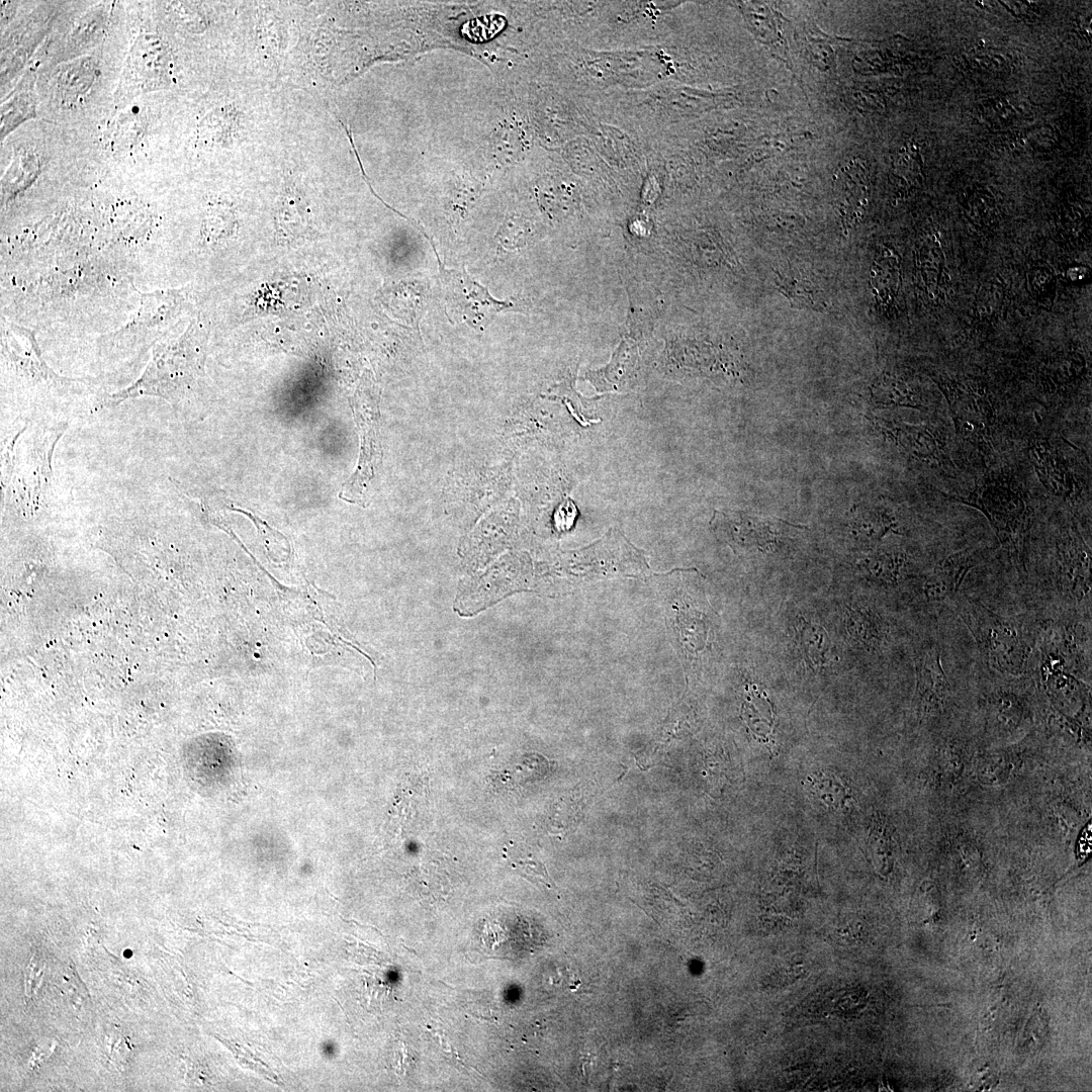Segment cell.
Returning <instances> with one entry per match:
<instances>
[{
  "label": "cell",
  "mask_w": 1092,
  "mask_h": 1092,
  "mask_svg": "<svg viewBox=\"0 0 1092 1092\" xmlns=\"http://www.w3.org/2000/svg\"><path fill=\"white\" fill-rule=\"evenodd\" d=\"M949 606L974 637L984 671L1006 676L1026 673L1040 620L998 614L961 592Z\"/></svg>",
  "instance_id": "1"
},
{
  "label": "cell",
  "mask_w": 1092,
  "mask_h": 1092,
  "mask_svg": "<svg viewBox=\"0 0 1092 1092\" xmlns=\"http://www.w3.org/2000/svg\"><path fill=\"white\" fill-rule=\"evenodd\" d=\"M203 355L190 336L172 344L156 346L153 357L142 376L125 389L104 398L102 406L110 407L139 396H158L176 408L182 405L185 391L202 374Z\"/></svg>",
  "instance_id": "2"
},
{
  "label": "cell",
  "mask_w": 1092,
  "mask_h": 1092,
  "mask_svg": "<svg viewBox=\"0 0 1092 1092\" xmlns=\"http://www.w3.org/2000/svg\"><path fill=\"white\" fill-rule=\"evenodd\" d=\"M1054 560L1041 593L1057 614L1091 615V550L1076 523L1067 522L1056 535Z\"/></svg>",
  "instance_id": "3"
},
{
  "label": "cell",
  "mask_w": 1092,
  "mask_h": 1092,
  "mask_svg": "<svg viewBox=\"0 0 1092 1092\" xmlns=\"http://www.w3.org/2000/svg\"><path fill=\"white\" fill-rule=\"evenodd\" d=\"M948 498L973 507L989 521L1000 544L1015 557L1024 571V544L1028 528L1027 507L1022 492L1005 476L987 475L967 494Z\"/></svg>",
  "instance_id": "4"
},
{
  "label": "cell",
  "mask_w": 1092,
  "mask_h": 1092,
  "mask_svg": "<svg viewBox=\"0 0 1092 1092\" xmlns=\"http://www.w3.org/2000/svg\"><path fill=\"white\" fill-rule=\"evenodd\" d=\"M932 379L947 401L957 434L980 450H992L996 417L985 387L942 374H934Z\"/></svg>",
  "instance_id": "5"
},
{
  "label": "cell",
  "mask_w": 1092,
  "mask_h": 1092,
  "mask_svg": "<svg viewBox=\"0 0 1092 1092\" xmlns=\"http://www.w3.org/2000/svg\"><path fill=\"white\" fill-rule=\"evenodd\" d=\"M352 407L361 440L360 456L357 469L344 483L340 497L364 506L369 498L371 482L381 461L378 393L369 377H364L358 386Z\"/></svg>",
  "instance_id": "6"
},
{
  "label": "cell",
  "mask_w": 1092,
  "mask_h": 1092,
  "mask_svg": "<svg viewBox=\"0 0 1092 1092\" xmlns=\"http://www.w3.org/2000/svg\"><path fill=\"white\" fill-rule=\"evenodd\" d=\"M439 266L447 308L452 317L473 328H484L494 314L512 308V303L493 298L485 287L464 271Z\"/></svg>",
  "instance_id": "7"
},
{
  "label": "cell",
  "mask_w": 1092,
  "mask_h": 1092,
  "mask_svg": "<svg viewBox=\"0 0 1092 1092\" xmlns=\"http://www.w3.org/2000/svg\"><path fill=\"white\" fill-rule=\"evenodd\" d=\"M992 548L979 546L951 553L928 570L920 580V592L926 604L949 605L959 594L968 572L985 560Z\"/></svg>",
  "instance_id": "8"
},
{
  "label": "cell",
  "mask_w": 1092,
  "mask_h": 1092,
  "mask_svg": "<svg viewBox=\"0 0 1092 1092\" xmlns=\"http://www.w3.org/2000/svg\"><path fill=\"white\" fill-rule=\"evenodd\" d=\"M916 702L923 716L940 709L949 696V682L942 667L937 630L924 636L914 652Z\"/></svg>",
  "instance_id": "9"
},
{
  "label": "cell",
  "mask_w": 1092,
  "mask_h": 1092,
  "mask_svg": "<svg viewBox=\"0 0 1092 1092\" xmlns=\"http://www.w3.org/2000/svg\"><path fill=\"white\" fill-rule=\"evenodd\" d=\"M715 520L734 550L765 552L771 550L777 543L778 524L781 520L775 521L740 512L719 513Z\"/></svg>",
  "instance_id": "10"
},
{
  "label": "cell",
  "mask_w": 1092,
  "mask_h": 1092,
  "mask_svg": "<svg viewBox=\"0 0 1092 1092\" xmlns=\"http://www.w3.org/2000/svg\"><path fill=\"white\" fill-rule=\"evenodd\" d=\"M833 197L844 229L856 224L866 211L869 182L864 166L858 160L840 165L833 176Z\"/></svg>",
  "instance_id": "11"
},
{
  "label": "cell",
  "mask_w": 1092,
  "mask_h": 1092,
  "mask_svg": "<svg viewBox=\"0 0 1092 1092\" xmlns=\"http://www.w3.org/2000/svg\"><path fill=\"white\" fill-rule=\"evenodd\" d=\"M1029 456L1034 470L1045 489L1061 498L1075 495L1076 481L1064 457L1044 438H1035L1029 444Z\"/></svg>",
  "instance_id": "12"
},
{
  "label": "cell",
  "mask_w": 1092,
  "mask_h": 1092,
  "mask_svg": "<svg viewBox=\"0 0 1092 1092\" xmlns=\"http://www.w3.org/2000/svg\"><path fill=\"white\" fill-rule=\"evenodd\" d=\"M856 568L866 579L889 586H895L913 574L910 556L900 548H879L860 559Z\"/></svg>",
  "instance_id": "13"
},
{
  "label": "cell",
  "mask_w": 1092,
  "mask_h": 1092,
  "mask_svg": "<svg viewBox=\"0 0 1092 1092\" xmlns=\"http://www.w3.org/2000/svg\"><path fill=\"white\" fill-rule=\"evenodd\" d=\"M887 430L909 455L937 465L947 461L942 441L933 427L898 423L889 425Z\"/></svg>",
  "instance_id": "14"
},
{
  "label": "cell",
  "mask_w": 1092,
  "mask_h": 1092,
  "mask_svg": "<svg viewBox=\"0 0 1092 1092\" xmlns=\"http://www.w3.org/2000/svg\"><path fill=\"white\" fill-rule=\"evenodd\" d=\"M846 627L850 636L872 653L881 652L890 641L889 623L871 607L849 608L846 613Z\"/></svg>",
  "instance_id": "15"
},
{
  "label": "cell",
  "mask_w": 1092,
  "mask_h": 1092,
  "mask_svg": "<svg viewBox=\"0 0 1092 1092\" xmlns=\"http://www.w3.org/2000/svg\"><path fill=\"white\" fill-rule=\"evenodd\" d=\"M4 343L5 352L11 362L21 371L32 377L59 379L40 358L36 343L29 331L6 324Z\"/></svg>",
  "instance_id": "16"
},
{
  "label": "cell",
  "mask_w": 1092,
  "mask_h": 1092,
  "mask_svg": "<svg viewBox=\"0 0 1092 1092\" xmlns=\"http://www.w3.org/2000/svg\"><path fill=\"white\" fill-rule=\"evenodd\" d=\"M177 296L169 292H155L143 296L138 314L119 333L127 338L145 339L159 334L166 321L173 316Z\"/></svg>",
  "instance_id": "17"
},
{
  "label": "cell",
  "mask_w": 1092,
  "mask_h": 1092,
  "mask_svg": "<svg viewBox=\"0 0 1092 1092\" xmlns=\"http://www.w3.org/2000/svg\"><path fill=\"white\" fill-rule=\"evenodd\" d=\"M169 61L167 48L154 35H140L131 51L132 66L149 85H159L166 80Z\"/></svg>",
  "instance_id": "18"
},
{
  "label": "cell",
  "mask_w": 1092,
  "mask_h": 1092,
  "mask_svg": "<svg viewBox=\"0 0 1092 1092\" xmlns=\"http://www.w3.org/2000/svg\"><path fill=\"white\" fill-rule=\"evenodd\" d=\"M870 282L877 302L883 307H890L901 285L900 257L895 250L889 247L880 250L871 266Z\"/></svg>",
  "instance_id": "19"
},
{
  "label": "cell",
  "mask_w": 1092,
  "mask_h": 1092,
  "mask_svg": "<svg viewBox=\"0 0 1092 1092\" xmlns=\"http://www.w3.org/2000/svg\"><path fill=\"white\" fill-rule=\"evenodd\" d=\"M850 525L853 535L866 544H876L888 533L900 534L894 513L878 505L855 509Z\"/></svg>",
  "instance_id": "20"
},
{
  "label": "cell",
  "mask_w": 1092,
  "mask_h": 1092,
  "mask_svg": "<svg viewBox=\"0 0 1092 1092\" xmlns=\"http://www.w3.org/2000/svg\"><path fill=\"white\" fill-rule=\"evenodd\" d=\"M797 642L805 662L812 670L825 668L834 660L831 639L820 625L800 618Z\"/></svg>",
  "instance_id": "21"
},
{
  "label": "cell",
  "mask_w": 1092,
  "mask_h": 1092,
  "mask_svg": "<svg viewBox=\"0 0 1092 1092\" xmlns=\"http://www.w3.org/2000/svg\"><path fill=\"white\" fill-rule=\"evenodd\" d=\"M1086 370L1085 359L1078 353H1059L1050 357L1040 367L1039 378L1052 390L1071 387Z\"/></svg>",
  "instance_id": "22"
},
{
  "label": "cell",
  "mask_w": 1092,
  "mask_h": 1092,
  "mask_svg": "<svg viewBox=\"0 0 1092 1092\" xmlns=\"http://www.w3.org/2000/svg\"><path fill=\"white\" fill-rule=\"evenodd\" d=\"M919 277L928 297L940 298L943 287L944 255L935 237L925 239L917 254Z\"/></svg>",
  "instance_id": "23"
},
{
  "label": "cell",
  "mask_w": 1092,
  "mask_h": 1092,
  "mask_svg": "<svg viewBox=\"0 0 1092 1092\" xmlns=\"http://www.w3.org/2000/svg\"><path fill=\"white\" fill-rule=\"evenodd\" d=\"M872 400L881 406H906L920 408L917 392L903 379L889 374L879 376L871 385Z\"/></svg>",
  "instance_id": "24"
},
{
  "label": "cell",
  "mask_w": 1092,
  "mask_h": 1092,
  "mask_svg": "<svg viewBox=\"0 0 1092 1092\" xmlns=\"http://www.w3.org/2000/svg\"><path fill=\"white\" fill-rule=\"evenodd\" d=\"M776 283L779 289L795 304L815 310L825 309L827 301L812 280L794 271L777 272Z\"/></svg>",
  "instance_id": "25"
},
{
  "label": "cell",
  "mask_w": 1092,
  "mask_h": 1092,
  "mask_svg": "<svg viewBox=\"0 0 1092 1092\" xmlns=\"http://www.w3.org/2000/svg\"><path fill=\"white\" fill-rule=\"evenodd\" d=\"M276 226L280 240L290 242L301 236L307 226L305 204L294 193H287L279 201Z\"/></svg>",
  "instance_id": "26"
},
{
  "label": "cell",
  "mask_w": 1092,
  "mask_h": 1092,
  "mask_svg": "<svg viewBox=\"0 0 1092 1092\" xmlns=\"http://www.w3.org/2000/svg\"><path fill=\"white\" fill-rule=\"evenodd\" d=\"M95 79V67L90 60H80L65 67L58 77V88L64 100L84 94Z\"/></svg>",
  "instance_id": "27"
},
{
  "label": "cell",
  "mask_w": 1092,
  "mask_h": 1092,
  "mask_svg": "<svg viewBox=\"0 0 1092 1092\" xmlns=\"http://www.w3.org/2000/svg\"><path fill=\"white\" fill-rule=\"evenodd\" d=\"M1005 299L1004 285L998 279H990L978 288L974 301V318L990 325L999 317Z\"/></svg>",
  "instance_id": "28"
},
{
  "label": "cell",
  "mask_w": 1092,
  "mask_h": 1092,
  "mask_svg": "<svg viewBox=\"0 0 1092 1092\" xmlns=\"http://www.w3.org/2000/svg\"><path fill=\"white\" fill-rule=\"evenodd\" d=\"M238 118L231 108L214 110L199 125V139L208 145H223L236 131Z\"/></svg>",
  "instance_id": "29"
},
{
  "label": "cell",
  "mask_w": 1092,
  "mask_h": 1092,
  "mask_svg": "<svg viewBox=\"0 0 1092 1092\" xmlns=\"http://www.w3.org/2000/svg\"><path fill=\"white\" fill-rule=\"evenodd\" d=\"M746 8V7H745ZM746 17L753 31L761 42L776 47L780 54H785L780 31L779 16L765 5H751L745 9Z\"/></svg>",
  "instance_id": "30"
},
{
  "label": "cell",
  "mask_w": 1092,
  "mask_h": 1092,
  "mask_svg": "<svg viewBox=\"0 0 1092 1092\" xmlns=\"http://www.w3.org/2000/svg\"><path fill=\"white\" fill-rule=\"evenodd\" d=\"M235 215L230 206L212 205L206 213L205 233L209 237L222 238L233 233Z\"/></svg>",
  "instance_id": "31"
},
{
  "label": "cell",
  "mask_w": 1092,
  "mask_h": 1092,
  "mask_svg": "<svg viewBox=\"0 0 1092 1092\" xmlns=\"http://www.w3.org/2000/svg\"><path fill=\"white\" fill-rule=\"evenodd\" d=\"M1027 284L1032 295L1045 298L1048 295H1051L1054 289V275L1052 271L1045 267L1032 268L1027 274Z\"/></svg>",
  "instance_id": "32"
},
{
  "label": "cell",
  "mask_w": 1092,
  "mask_h": 1092,
  "mask_svg": "<svg viewBox=\"0 0 1092 1092\" xmlns=\"http://www.w3.org/2000/svg\"><path fill=\"white\" fill-rule=\"evenodd\" d=\"M514 868L524 877L532 881H540L548 888L552 887L551 879L549 878L543 863L537 859H519L513 864Z\"/></svg>",
  "instance_id": "33"
},
{
  "label": "cell",
  "mask_w": 1092,
  "mask_h": 1092,
  "mask_svg": "<svg viewBox=\"0 0 1092 1092\" xmlns=\"http://www.w3.org/2000/svg\"><path fill=\"white\" fill-rule=\"evenodd\" d=\"M1091 851V824L1087 825L1081 832L1080 838L1077 843V854L1084 858Z\"/></svg>",
  "instance_id": "34"
}]
</instances>
